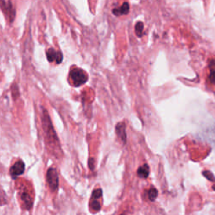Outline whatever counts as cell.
<instances>
[{
	"instance_id": "1",
	"label": "cell",
	"mask_w": 215,
	"mask_h": 215,
	"mask_svg": "<svg viewBox=\"0 0 215 215\" xmlns=\"http://www.w3.org/2000/svg\"><path fill=\"white\" fill-rule=\"evenodd\" d=\"M70 78L71 80V83L75 87H79L84 84L88 79L87 74L80 68L75 67L70 72Z\"/></svg>"
},
{
	"instance_id": "2",
	"label": "cell",
	"mask_w": 215,
	"mask_h": 215,
	"mask_svg": "<svg viewBox=\"0 0 215 215\" xmlns=\"http://www.w3.org/2000/svg\"><path fill=\"white\" fill-rule=\"evenodd\" d=\"M46 180L50 190L52 191H56L59 186V178L56 168L50 167L48 169L46 172Z\"/></svg>"
},
{
	"instance_id": "3",
	"label": "cell",
	"mask_w": 215,
	"mask_h": 215,
	"mask_svg": "<svg viewBox=\"0 0 215 215\" xmlns=\"http://www.w3.org/2000/svg\"><path fill=\"white\" fill-rule=\"evenodd\" d=\"M24 163L22 161H16L10 168V175L12 178H16L20 175H22L24 171Z\"/></svg>"
},
{
	"instance_id": "4",
	"label": "cell",
	"mask_w": 215,
	"mask_h": 215,
	"mask_svg": "<svg viewBox=\"0 0 215 215\" xmlns=\"http://www.w3.org/2000/svg\"><path fill=\"white\" fill-rule=\"evenodd\" d=\"M2 9L3 13H5V15L9 18L10 22H12L15 16V13H14V9L10 0H8V3L7 1L5 2V0H2Z\"/></svg>"
},
{
	"instance_id": "5",
	"label": "cell",
	"mask_w": 215,
	"mask_h": 215,
	"mask_svg": "<svg viewBox=\"0 0 215 215\" xmlns=\"http://www.w3.org/2000/svg\"><path fill=\"white\" fill-rule=\"evenodd\" d=\"M46 57L50 62L56 61L57 64H60L62 61V59H63V55L60 51H57V50H54L52 48H50L49 50H47Z\"/></svg>"
},
{
	"instance_id": "6",
	"label": "cell",
	"mask_w": 215,
	"mask_h": 215,
	"mask_svg": "<svg viewBox=\"0 0 215 215\" xmlns=\"http://www.w3.org/2000/svg\"><path fill=\"white\" fill-rule=\"evenodd\" d=\"M20 198H21V201L23 202L25 209H30L32 208L33 206L32 198L26 190H22L20 191Z\"/></svg>"
},
{
	"instance_id": "7",
	"label": "cell",
	"mask_w": 215,
	"mask_h": 215,
	"mask_svg": "<svg viewBox=\"0 0 215 215\" xmlns=\"http://www.w3.org/2000/svg\"><path fill=\"white\" fill-rule=\"evenodd\" d=\"M129 11V4L127 2L123 3V5L116 9H113V13L115 16H121V15H124L127 14Z\"/></svg>"
},
{
	"instance_id": "8",
	"label": "cell",
	"mask_w": 215,
	"mask_h": 215,
	"mask_svg": "<svg viewBox=\"0 0 215 215\" xmlns=\"http://www.w3.org/2000/svg\"><path fill=\"white\" fill-rule=\"evenodd\" d=\"M116 133L121 140L125 143L126 142V132H125V125L124 123H119L116 125Z\"/></svg>"
},
{
	"instance_id": "9",
	"label": "cell",
	"mask_w": 215,
	"mask_h": 215,
	"mask_svg": "<svg viewBox=\"0 0 215 215\" xmlns=\"http://www.w3.org/2000/svg\"><path fill=\"white\" fill-rule=\"evenodd\" d=\"M138 176L140 178H146L150 174V168L147 164H144L141 166L138 169L137 171Z\"/></svg>"
},
{
	"instance_id": "10",
	"label": "cell",
	"mask_w": 215,
	"mask_h": 215,
	"mask_svg": "<svg viewBox=\"0 0 215 215\" xmlns=\"http://www.w3.org/2000/svg\"><path fill=\"white\" fill-rule=\"evenodd\" d=\"M91 209L94 212H98L101 208V204L99 202L97 201V198H92L90 202Z\"/></svg>"
},
{
	"instance_id": "11",
	"label": "cell",
	"mask_w": 215,
	"mask_h": 215,
	"mask_svg": "<svg viewBox=\"0 0 215 215\" xmlns=\"http://www.w3.org/2000/svg\"><path fill=\"white\" fill-rule=\"evenodd\" d=\"M135 34L137 35V36L141 37L143 35V31H144V24L142 22H138L136 24H135Z\"/></svg>"
},
{
	"instance_id": "12",
	"label": "cell",
	"mask_w": 215,
	"mask_h": 215,
	"mask_svg": "<svg viewBox=\"0 0 215 215\" xmlns=\"http://www.w3.org/2000/svg\"><path fill=\"white\" fill-rule=\"evenodd\" d=\"M210 80L213 83H215V60H213L210 62Z\"/></svg>"
},
{
	"instance_id": "13",
	"label": "cell",
	"mask_w": 215,
	"mask_h": 215,
	"mask_svg": "<svg viewBox=\"0 0 215 215\" xmlns=\"http://www.w3.org/2000/svg\"><path fill=\"white\" fill-rule=\"evenodd\" d=\"M158 191L156 190V188H151L149 191H148V198L151 201H155V199L157 198Z\"/></svg>"
},
{
	"instance_id": "14",
	"label": "cell",
	"mask_w": 215,
	"mask_h": 215,
	"mask_svg": "<svg viewBox=\"0 0 215 215\" xmlns=\"http://www.w3.org/2000/svg\"><path fill=\"white\" fill-rule=\"evenodd\" d=\"M102 189H96L93 191V195H92V198H100L102 197Z\"/></svg>"
},
{
	"instance_id": "15",
	"label": "cell",
	"mask_w": 215,
	"mask_h": 215,
	"mask_svg": "<svg viewBox=\"0 0 215 215\" xmlns=\"http://www.w3.org/2000/svg\"><path fill=\"white\" fill-rule=\"evenodd\" d=\"M93 158H90L89 159V166H90V168L93 170Z\"/></svg>"
}]
</instances>
